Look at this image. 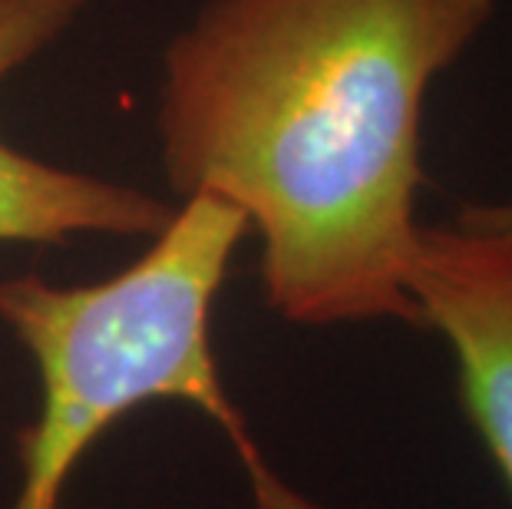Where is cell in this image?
Listing matches in <instances>:
<instances>
[{"label":"cell","mask_w":512,"mask_h":509,"mask_svg":"<svg viewBox=\"0 0 512 509\" xmlns=\"http://www.w3.org/2000/svg\"><path fill=\"white\" fill-rule=\"evenodd\" d=\"M248 219L215 196H185L166 229L119 275L53 285L40 275L0 281V321L34 357L40 414L17 433L14 509H60L86 450L152 400L202 410L225 433L252 509H328L281 480L228 397L212 348V311Z\"/></svg>","instance_id":"obj_2"},{"label":"cell","mask_w":512,"mask_h":509,"mask_svg":"<svg viewBox=\"0 0 512 509\" xmlns=\"http://www.w3.org/2000/svg\"><path fill=\"white\" fill-rule=\"evenodd\" d=\"M489 14L493 0H205L169 43L166 176L258 229L285 321L420 328L423 103Z\"/></svg>","instance_id":"obj_1"},{"label":"cell","mask_w":512,"mask_h":509,"mask_svg":"<svg viewBox=\"0 0 512 509\" xmlns=\"http://www.w3.org/2000/svg\"><path fill=\"white\" fill-rule=\"evenodd\" d=\"M93 0H0V83L80 20ZM172 205L149 192L50 166L0 139V242L73 235H159Z\"/></svg>","instance_id":"obj_4"},{"label":"cell","mask_w":512,"mask_h":509,"mask_svg":"<svg viewBox=\"0 0 512 509\" xmlns=\"http://www.w3.org/2000/svg\"><path fill=\"white\" fill-rule=\"evenodd\" d=\"M473 215V219L493 225V229H503V232H512V205H470L466 209Z\"/></svg>","instance_id":"obj_5"},{"label":"cell","mask_w":512,"mask_h":509,"mask_svg":"<svg viewBox=\"0 0 512 509\" xmlns=\"http://www.w3.org/2000/svg\"><path fill=\"white\" fill-rule=\"evenodd\" d=\"M410 298L420 328L450 344L463 410L512 493V232L466 209L420 225Z\"/></svg>","instance_id":"obj_3"}]
</instances>
